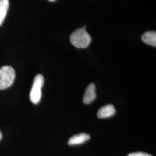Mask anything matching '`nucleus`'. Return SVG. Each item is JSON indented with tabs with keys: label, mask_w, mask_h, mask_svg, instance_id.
Listing matches in <instances>:
<instances>
[{
	"label": "nucleus",
	"mask_w": 156,
	"mask_h": 156,
	"mask_svg": "<svg viewBox=\"0 0 156 156\" xmlns=\"http://www.w3.org/2000/svg\"><path fill=\"white\" fill-rule=\"evenodd\" d=\"M70 41L75 47L84 49L89 46L91 42V37L85 28H79L71 35Z\"/></svg>",
	"instance_id": "1"
},
{
	"label": "nucleus",
	"mask_w": 156,
	"mask_h": 156,
	"mask_svg": "<svg viewBox=\"0 0 156 156\" xmlns=\"http://www.w3.org/2000/svg\"><path fill=\"white\" fill-rule=\"evenodd\" d=\"M15 79V71L9 66L0 68V90L6 89L11 87Z\"/></svg>",
	"instance_id": "2"
},
{
	"label": "nucleus",
	"mask_w": 156,
	"mask_h": 156,
	"mask_svg": "<svg viewBox=\"0 0 156 156\" xmlns=\"http://www.w3.org/2000/svg\"><path fill=\"white\" fill-rule=\"evenodd\" d=\"M44 84V78L41 74L37 75L34 79L33 87L30 93V98L31 101L37 104L42 97V88Z\"/></svg>",
	"instance_id": "3"
},
{
	"label": "nucleus",
	"mask_w": 156,
	"mask_h": 156,
	"mask_svg": "<svg viewBox=\"0 0 156 156\" xmlns=\"http://www.w3.org/2000/svg\"><path fill=\"white\" fill-rule=\"evenodd\" d=\"M95 86L94 83L89 84L86 88L83 97V102L86 104H91L96 98Z\"/></svg>",
	"instance_id": "4"
},
{
	"label": "nucleus",
	"mask_w": 156,
	"mask_h": 156,
	"mask_svg": "<svg viewBox=\"0 0 156 156\" xmlns=\"http://www.w3.org/2000/svg\"><path fill=\"white\" fill-rule=\"evenodd\" d=\"M116 113L115 106L112 104H108L101 107L97 113V116L100 119H105L113 116Z\"/></svg>",
	"instance_id": "5"
},
{
	"label": "nucleus",
	"mask_w": 156,
	"mask_h": 156,
	"mask_svg": "<svg viewBox=\"0 0 156 156\" xmlns=\"http://www.w3.org/2000/svg\"><path fill=\"white\" fill-rule=\"evenodd\" d=\"M90 138V136L89 134L80 133L72 136L68 140V144L69 145H80L89 140Z\"/></svg>",
	"instance_id": "6"
},
{
	"label": "nucleus",
	"mask_w": 156,
	"mask_h": 156,
	"mask_svg": "<svg viewBox=\"0 0 156 156\" xmlns=\"http://www.w3.org/2000/svg\"><path fill=\"white\" fill-rule=\"evenodd\" d=\"M142 41L147 45L156 46V33L155 31H147L142 35Z\"/></svg>",
	"instance_id": "7"
},
{
	"label": "nucleus",
	"mask_w": 156,
	"mask_h": 156,
	"mask_svg": "<svg viewBox=\"0 0 156 156\" xmlns=\"http://www.w3.org/2000/svg\"><path fill=\"white\" fill-rule=\"evenodd\" d=\"M9 5V0H0V26L5 18Z\"/></svg>",
	"instance_id": "8"
},
{
	"label": "nucleus",
	"mask_w": 156,
	"mask_h": 156,
	"mask_svg": "<svg viewBox=\"0 0 156 156\" xmlns=\"http://www.w3.org/2000/svg\"><path fill=\"white\" fill-rule=\"evenodd\" d=\"M128 156H153L146 153L144 152H135L128 154Z\"/></svg>",
	"instance_id": "9"
},
{
	"label": "nucleus",
	"mask_w": 156,
	"mask_h": 156,
	"mask_svg": "<svg viewBox=\"0 0 156 156\" xmlns=\"http://www.w3.org/2000/svg\"><path fill=\"white\" fill-rule=\"evenodd\" d=\"M2 134L1 132V131H0V140H1V139H2Z\"/></svg>",
	"instance_id": "10"
},
{
	"label": "nucleus",
	"mask_w": 156,
	"mask_h": 156,
	"mask_svg": "<svg viewBox=\"0 0 156 156\" xmlns=\"http://www.w3.org/2000/svg\"><path fill=\"white\" fill-rule=\"evenodd\" d=\"M49 1H51V2H53V1H55L56 0H49Z\"/></svg>",
	"instance_id": "11"
}]
</instances>
